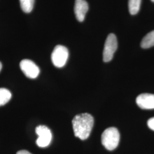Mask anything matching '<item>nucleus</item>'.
<instances>
[{
  "instance_id": "obj_9",
  "label": "nucleus",
  "mask_w": 154,
  "mask_h": 154,
  "mask_svg": "<svg viewBox=\"0 0 154 154\" xmlns=\"http://www.w3.org/2000/svg\"><path fill=\"white\" fill-rule=\"evenodd\" d=\"M140 46L143 49H149L154 46V30L148 33L142 40Z\"/></svg>"
},
{
  "instance_id": "obj_13",
  "label": "nucleus",
  "mask_w": 154,
  "mask_h": 154,
  "mask_svg": "<svg viewBox=\"0 0 154 154\" xmlns=\"http://www.w3.org/2000/svg\"><path fill=\"white\" fill-rule=\"evenodd\" d=\"M147 125L151 130L154 131V117L149 119L147 122Z\"/></svg>"
},
{
  "instance_id": "obj_10",
  "label": "nucleus",
  "mask_w": 154,
  "mask_h": 154,
  "mask_svg": "<svg viewBox=\"0 0 154 154\" xmlns=\"http://www.w3.org/2000/svg\"><path fill=\"white\" fill-rule=\"evenodd\" d=\"M142 0H128V9L131 15L138 13L140 8Z\"/></svg>"
},
{
  "instance_id": "obj_6",
  "label": "nucleus",
  "mask_w": 154,
  "mask_h": 154,
  "mask_svg": "<svg viewBox=\"0 0 154 154\" xmlns=\"http://www.w3.org/2000/svg\"><path fill=\"white\" fill-rule=\"evenodd\" d=\"M22 72L26 77L34 79L38 77L39 74V69L37 65L30 60H23L20 63Z\"/></svg>"
},
{
  "instance_id": "obj_14",
  "label": "nucleus",
  "mask_w": 154,
  "mask_h": 154,
  "mask_svg": "<svg viewBox=\"0 0 154 154\" xmlns=\"http://www.w3.org/2000/svg\"><path fill=\"white\" fill-rule=\"evenodd\" d=\"M17 154H32L26 150H21L17 152Z\"/></svg>"
},
{
  "instance_id": "obj_8",
  "label": "nucleus",
  "mask_w": 154,
  "mask_h": 154,
  "mask_svg": "<svg viewBox=\"0 0 154 154\" xmlns=\"http://www.w3.org/2000/svg\"><path fill=\"white\" fill-rule=\"evenodd\" d=\"M88 10V2L85 0H75L74 13L79 22H83Z\"/></svg>"
},
{
  "instance_id": "obj_2",
  "label": "nucleus",
  "mask_w": 154,
  "mask_h": 154,
  "mask_svg": "<svg viewBox=\"0 0 154 154\" xmlns=\"http://www.w3.org/2000/svg\"><path fill=\"white\" fill-rule=\"evenodd\" d=\"M120 140V134L116 127H109L102 133L101 141L103 146L109 151H112L118 147Z\"/></svg>"
},
{
  "instance_id": "obj_7",
  "label": "nucleus",
  "mask_w": 154,
  "mask_h": 154,
  "mask_svg": "<svg viewBox=\"0 0 154 154\" xmlns=\"http://www.w3.org/2000/svg\"><path fill=\"white\" fill-rule=\"evenodd\" d=\"M136 102L138 106L142 109H154V94H142L137 97Z\"/></svg>"
},
{
  "instance_id": "obj_15",
  "label": "nucleus",
  "mask_w": 154,
  "mask_h": 154,
  "mask_svg": "<svg viewBox=\"0 0 154 154\" xmlns=\"http://www.w3.org/2000/svg\"><path fill=\"white\" fill-rule=\"evenodd\" d=\"M1 69H2V63H1V62H0V72H1Z\"/></svg>"
},
{
  "instance_id": "obj_1",
  "label": "nucleus",
  "mask_w": 154,
  "mask_h": 154,
  "mask_svg": "<svg viewBox=\"0 0 154 154\" xmlns=\"http://www.w3.org/2000/svg\"><path fill=\"white\" fill-rule=\"evenodd\" d=\"M94 122L93 117L88 113L75 116L72 121L75 136L81 140L88 139L92 131Z\"/></svg>"
},
{
  "instance_id": "obj_3",
  "label": "nucleus",
  "mask_w": 154,
  "mask_h": 154,
  "mask_svg": "<svg viewBox=\"0 0 154 154\" xmlns=\"http://www.w3.org/2000/svg\"><path fill=\"white\" fill-rule=\"evenodd\" d=\"M69 58V51L65 46L62 45L56 46L53 50L51 58L53 65L61 68L66 65Z\"/></svg>"
},
{
  "instance_id": "obj_11",
  "label": "nucleus",
  "mask_w": 154,
  "mask_h": 154,
  "mask_svg": "<svg viewBox=\"0 0 154 154\" xmlns=\"http://www.w3.org/2000/svg\"><path fill=\"white\" fill-rule=\"evenodd\" d=\"M11 98L10 91L5 88H0V106L6 104Z\"/></svg>"
},
{
  "instance_id": "obj_12",
  "label": "nucleus",
  "mask_w": 154,
  "mask_h": 154,
  "mask_svg": "<svg viewBox=\"0 0 154 154\" xmlns=\"http://www.w3.org/2000/svg\"><path fill=\"white\" fill-rule=\"evenodd\" d=\"M35 0H20V5L22 11L29 13L33 10Z\"/></svg>"
},
{
  "instance_id": "obj_5",
  "label": "nucleus",
  "mask_w": 154,
  "mask_h": 154,
  "mask_svg": "<svg viewBox=\"0 0 154 154\" xmlns=\"http://www.w3.org/2000/svg\"><path fill=\"white\" fill-rule=\"evenodd\" d=\"M35 132L38 136L36 143L39 147H46L50 144L52 138L51 131L48 127L40 125L35 128Z\"/></svg>"
},
{
  "instance_id": "obj_16",
  "label": "nucleus",
  "mask_w": 154,
  "mask_h": 154,
  "mask_svg": "<svg viewBox=\"0 0 154 154\" xmlns=\"http://www.w3.org/2000/svg\"><path fill=\"white\" fill-rule=\"evenodd\" d=\"M151 1H152L153 2H154V0H151Z\"/></svg>"
},
{
  "instance_id": "obj_4",
  "label": "nucleus",
  "mask_w": 154,
  "mask_h": 154,
  "mask_svg": "<svg viewBox=\"0 0 154 154\" xmlns=\"http://www.w3.org/2000/svg\"><path fill=\"white\" fill-rule=\"evenodd\" d=\"M118 48V41L114 34L111 33L107 36L105 41L103 52V60L108 62L112 60L114 54Z\"/></svg>"
}]
</instances>
